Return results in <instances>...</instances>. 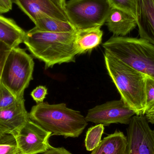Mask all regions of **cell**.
Instances as JSON below:
<instances>
[{
	"instance_id": "cell-13",
	"label": "cell",
	"mask_w": 154,
	"mask_h": 154,
	"mask_svg": "<svg viewBox=\"0 0 154 154\" xmlns=\"http://www.w3.org/2000/svg\"><path fill=\"white\" fill-rule=\"evenodd\" d=\"M106 23L109 31L114 36L125 37L137 26L134 16L114 8H111Z\"/></svg>"
},
{
	"instance_id": "cell-24",
	"label": "cell",
	"mask_w": 154,
	"mask_h": 154,
	"mask_svg": "<svg viewBox=\"0 0 154 154\" xmlns=\"http://www.w3.org/2000/svg\"><path fill=\"white\" fill-rule=\"evenodd\" d=\"M11 49L6 44L0 41V83L4 66Z\"/></svg>"
},
{
	"instance_id": "cell-5",
	"label": "cell",
	"mask_w": 154,
	"mask_h": 154,
	"mask_svg": "<svg viewBox=\"0 0 154 154\" xmlns=\"http://www.w3.org/2000/svg\"><path fill=\"white\" fill-rule=\"evenodd\" d=\"M34 62L25 49L13 48L4 66L1 82L18 99L24 98V91L32 79Z\"/></svg>"
},
{
	"instance_id": "cell-9",
	"label": "cell",
	"mask_w": 154,
	"mask_h": 154,
	"mask_svg": "<svg viewBox=\"0 0 154 154\" xmlns=\"http://www.w3.org/2000/svg\"><path fill=\"white\" fill-rule=\"evenodd\" d=\"M51 133L29 119L14 137L19 154L43 153L51 147Z\"/></svg>"
},
{
	"instance_id": "cell-26",
	"label": "cell",
	"mask_w": 154,
	"mask_h": 154,
	"mask_svg": "<svg viewBox=\"0 0 154 154\" xmlns=\"http://www.w3.org/2000/svg\"><path fill=\"white\" fill-rule=\"evenodd\" d=\"M42 154H72L63 147H51Z\"/></svg>"
},
{
	"instance_id": "cell-14",
	"label": "cell",
	"mask_w": 154,
	"mask_h": 154,
	"mask_svg": "<svg viewBox=\"0 0 154 154\" xmlns=\"http://www.w3.org/2000/svg\"><path fill=\"white\" fill-rule=\"evenodd\" d=\"M101 27L76 30L74 36V45L77 55L91 51L102 42L103 35Z\"/></svg>"
},
{
	"instance_id": "cell-3",
	"label": "cell",
	"mask_w": 154,
	"mask_h": 154,
	"mask_svg": "<svg viewBox=\"0 0 154 154\" xmlns=\"http://www.w3.org/2000/svg\"><path fill=\"white\" fill-rule=\"evenodd\" d=\"M105 53L154 78V46L144 39L112 36L102 44Z\"/></svg>"
},
{
	"instance_id": "cell-1",
	"label": "cell",
	"mask_w": 154,
	"mask_h": 154,
	"mask_svg": "<svg viewBox=\"0 0 154 154\" xmlns=\"http://www.w3.org/2000/svg\"><path fill=\"white\" fill-rule=\"evenodd\" d=\"M75 32H46L34 27L26 32L23 43L33 57L44 62L46 69L52 68L55 65L75 62Z\"/></svg>"
},
{
	"instance_id": "cell-11",
	"label": "cell",
	"mask_w": 154,
	"mask_h": 154,
	"mask_svg": "<svg viewBox=\"0 0 154 154\" xmlns=\"http://www.w3.org/2000/svg\"><path fill=\"white\" fill-rule=\"evenodd\" d=\"M12 1L33 23L44 15L64 21L69 22L65 12L58 7L51 0Z\"/></svg>"
},
{
	"instance_id": "cell-21",
	"label": "cell",
	"mask_w": 154,
	"mask_h": 154,
	"mask_svg": "<svg viewBox=\"0 0 154 154\" xmlns=\"http://www.w3.org/2000/svg\"><path fill=\"white\" fill-rule=\"evenodd\" d=\"M111 8L124 11L136 18L135 0H108Z\"/></svg>"
},
{
	"instance_id": "cell-19",
	"label": "cell",
	"mask_w": 154,
	"mask_h": 154,
	"mask_svg": "<svg viewBox=\"0 0 154 154\" xmlns=\"http://www.w3.org/2000/svg\"><path fill=\"white\" fill-rule=\"evenodd\" d=\"M0 154H19L14 137L11 135L0 137Z\"/></svg>"
},
{
	"instance_id": "cell-6",
	"label": "cell",
	"mask_w": 154,
	"mask_h": 154,
	"mask_svg": "<svg viewBox=\"0 0 154 154\" xmlns=\"http://www.w3.org/2000/svg\"><path fill=\"white\" fill-rule=\"evenodd\" d=\"M111 7L108 0H69L65 12L76 30L101 27Z\"/></svg>"
},
{
	"instance_id": "cell-10",
	"label": "cell",
	"mask_w": 154,
	"mask_h": 154,
	"mask_svg": "<svg viewBox=\"0 0 154 154\" xmlns=\"http://www.w3.org/2000/svg\"><path fill=\"white\" fill-rule=\"evenodd\" d=\"M29 119L24 98L0 110V137L11 135L15 137Z\"/></svg>"
},
{
	"instance_id": "cell-29",
	"label": "cell",
	"mask_w": 154,
	"mask_h": 154,
	"mask_svg": "<svg viewBox=\"0 0 154 154\" xmlns=\"http://www.w3.org/2000/svg\"></svg>"
},
{
	"instance_id": "cell-28",
	"label": "cell",
	"mask_w": 154,
	"mask_h": 154,
	"mask_svg": "<svg viewBox=\"0 0 154 154\" xmlns=\"http://www.w3.org/2000/svg\"><path fill=\"white\" fill-rule=\"evenodd\" d=\"M58 7L65 12L66 0H51ZM66 13V12H65Z\"/></svg>"
},
{
	"instance_id": "cell-25",
	"label": "cell",
	"mask_w": 154,
	"mask_h": 154,
	"mask_svg": "<svg viewBox=\"0 0 154 154\" xmlns=\"http://www.w3.org/2000/svg\"><path fill=\"white\" fill-rule=\"evenodd\" d=\"M12 0H0V14L6 13L12 9Z\"/></svg>"
},
{
	"instance_id": "cell-4",
	"label": "cell",
	"mask_w": 154,
	"mask_h": 154,
	"mask_svg": "<svg viewBox=\"0 0 154 154\" xmlns=\"http://www.w3.org/2000/svg\"><path fill=\"white\" fill-rule=\"evenodd\" d=\"M108 75L116 87L121 99L136 115H145L146 75L127 66L107 53L104 54Z\"/></svg>"
},
{
	"instance_id": "cell-8",
	"label": "cell",
	"mask_w": 154,
	"mask_h": 154,
	"mask_svg": "<svg viewBox=\"0 0 154 154\" xmlns=\"http://www.w3.org/2000/svg\"><path fill=\"white\" fill-rule=\"evenodd\" d=\"M135 111L122 99L108 101L88 111L85 117L88 122L108 126L113 124L128 125Z\"/></svg>"
},
{
	"instance_id": "cell-22",
	"label": "cell",
	"mask_w": 154,
	"mask_h": 154,
	"mask_svg": "<svg viewBox=\"0 0 154 154\" xmlns=\"http://www.w3.org/2000/svg\"><path fill=\"white\" fill-rule=\"evenodd\" d=\"M145 92L146 112V110L154 104V78L145 75Z\"/></svg>"
},
{
	"instance_id": "cell-7",
	"label": "cell",
	"mask_w": 154,
	"mask_h": 154,
	"mask_svg": "<svg viewBox=\"0 0 154 154\" xmlns=\"http://www.w3.org/2000/svg\"><path fill=\"white\" fill-rule=\"evenodd\" d=\"M127 128L126 154H154V130L145 115H135Z\"/></svg>"
},
{
	"instance_id": "cell-27",
	"label": "cell",
	"mask_w": 154,
	"mask_h": 154,
	"mask_svg": "<svg viewBox=\"0 0 154 154\" xmlns=\"http://www.w3.org/2000/svg\"><path fill=\"white\" fill-rule=\"evenodd\" d=\"M145 116L149 123L154 124V104L146 110Z\"/></svg>"
},
{
	"instance_id": "cell-20",
	"label": "cell",
	"mask_w": 154,
	"mask_h": 154,
	"mask_svg": "<svg viewBox=\"0 0 154 154\" xmlns=\"http://www.w3.org/2000/svg\"><path fill=\"white\" fill-rule=\"evenodd\" d=\"M21 99H17L2 83H0V110L10 107Z\"/></svg>"
},
{
	"instance_id": "cell-16",
	"label": "cell",
	"mask_w": 154,
	"mask_h": 154,
	"mask_svg": "<svg viewBox=\"0 0 154 154\" xmlns=\"http://www.w3.org/2000/svg\"><path fill=\"white\" fill-rule=\"evenodd\" d=\"M127 138L123 132L116 130L101 140L90 154H126Z\"/></svg>"
},
{
	"instance_id": "cell-18",
	"label": "cell",
	"mask_w": 154,
	"mask_h": 154,
	"mask_svg": "<svg viewBox=\"0 0 154 154\" xmlns=\"http://www.w3.org/2000/svg\"><path fill=\"white\" fill-rule=\"evenodd\" d=\"M104 129V126L102 124H98L88 128L85 139V147L87 151H92L99 145Z\"/></svg>"
},
{
	"instance_id": "cell-15",
	"label": "cell",
	"mask_w": 154,
	"mask_h": 154,
	"mask_svg": "<svg viewBox=\"0 0 154 154\" xmlns=\"http://www.w3.org/2000/svg\"><path fill=\"white\" fill-rule=\"evenodd\" d=\"M26 32L11 18L0 14V41L13 48L23 43Z\"/></svg>"
},
{
	"instance_id": "cell-17",
	"label": "cell",
	"mask_w": 154,
	"mask_h": 154,
	"mask_svg": "<svg viewBox=\"0 0 154 154\" xmlns=\"http://www.w3.org/2000/svg\"><path fill=\"white\" fill-rule=\"evenodd\" d=\"M34 23L37 29L46 32H69L76 30L69 22L58 20L48 15L40 17Z\"/></svg>"
},
{
	"instance_id": "cell-2",
	"label": "cell",
	"mask_w": 154,
	"mask_h": 154,
	"mask_svg": "<svg viewBox=\"0 0 154 154\" xmlns=\"http://www.w3.org/2000/svg\"><path fill=\"white\" fill-rule=\"evenodd\" d=\"M29 118L51 133V136H61L65 138L79 137L88 125L85 117L80 112L67 107L64 103H38L32 108Z\"/></svg>"
},
{
	"instance_id": "cell-12",
	"label": "cell",
	"mask_w": 154,
	"mask_h": 154,
	"mask_svg": "<svg viewBox=\"0 0 154 154\" xmlns=\"http://www.w3.org/2000/svg\"><path fill=\"white\" fill-rule=\"evenodd\" d=\"M136 19L140 38L154 46V0H135Z\"/></svg>"
},
{
	"instance_id": "cell-23",
	"label": "cell",
	"mask_w": 154,
	"mask_h": 154,
	"mask_svg": "<svg viewBox=\"0 0 154 154\" xmlns=\"http://www.w3.org/2000/svg\"><path fill=\"white\" fill-rule=\"evenodd\" d=\"M48 94V89L46 87L39 86L32 91L31 96L38 104L43 102Z\"/></svg>"
}]
</instances>
